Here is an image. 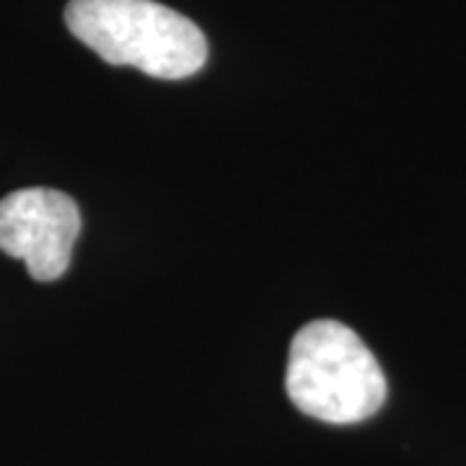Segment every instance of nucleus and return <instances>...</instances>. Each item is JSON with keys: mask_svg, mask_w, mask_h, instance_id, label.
Wrapping results in <instances>:
<instances>
[{"mask_svg": "<svg viewBox=\"0 0 466 466\" xmlns=\"http://www.w3.org/2000/svg\"><path fill=\"white\" fill-rule=\"evenodd\" d=\"M81 213L66 192L32 187L0 200V251L21 259L36 283H52L66 275Z\"/></svg>", "mask_w": 466, "mask_h": 466, "instance_id": "obj_3", "label": "nucleus"}, {"mask_svg": "<svg viewBox=\"0 0 466 466\" xmlns=\"http://www.w3.org/2000/svg\"><path fill=\"white\" fill-rule=\"evenodd\" d=\"M66 24L109 66H133L153 78H189L208 63L200 26L156 0H70Z\"/></svg>", "mask_w": 466, "mask_h": 466, "instance_id": "obj_1", "label": "nucleus"}, {"mask_svg": "<svg viewBox=\"0 0 466 466\" xmlns=\"http://www.w3.org/2000/svg\"><path fill=\"white\" fill-rule=\"evenodd\" d=\"M285 389L303 415L329 425L363 422L386 401V376L376 355L350 327L332 319H319L296 332Z\"/></svg>", "mask_w": 466, "mask_h": 466, "instance_id": "obj_2", "label": "nucleus"}]
</instances>
